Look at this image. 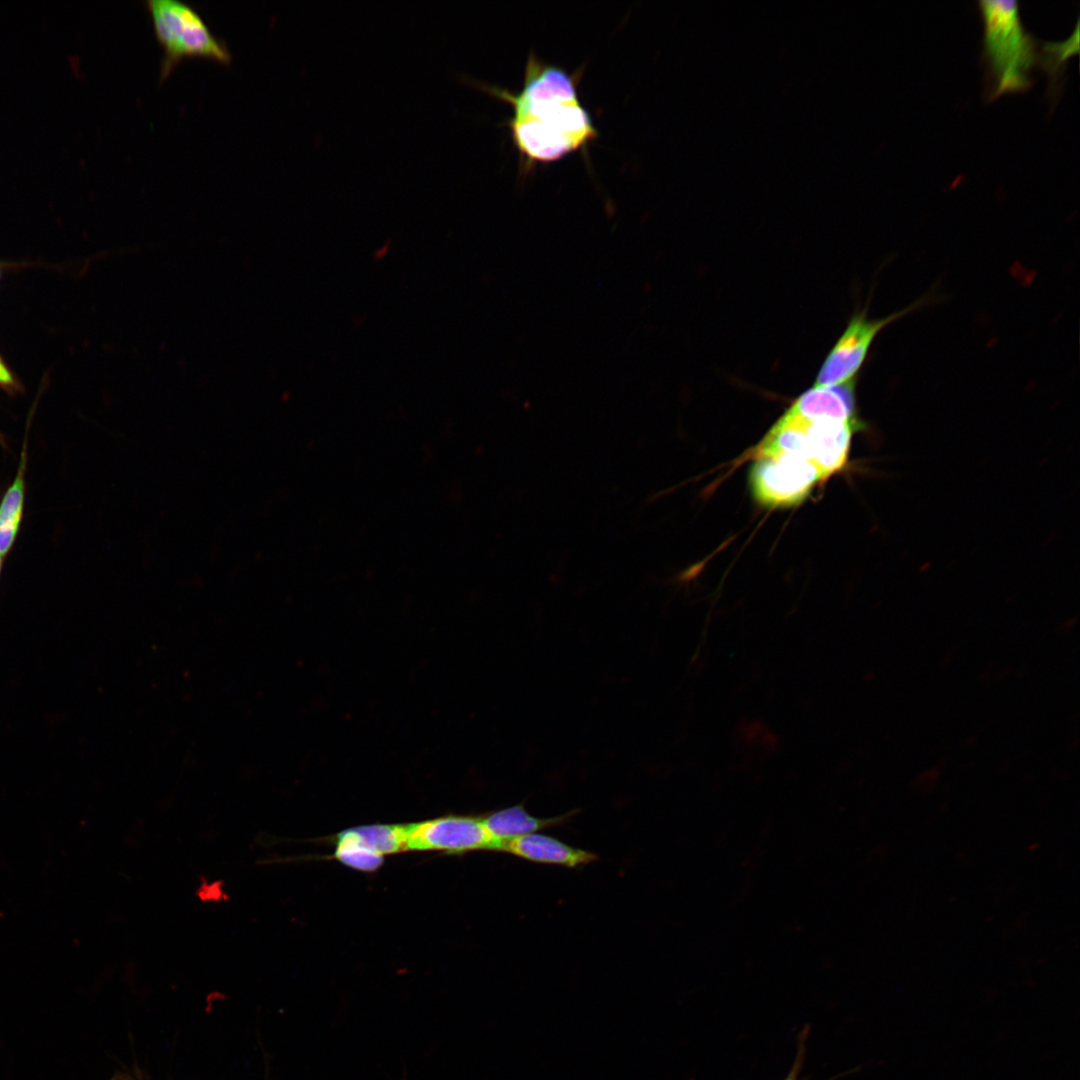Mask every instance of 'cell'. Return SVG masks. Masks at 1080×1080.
<instances>
[{
  "label": "cell",
  "instance_id": "obj_1",
  "mask_svg": "<svg viewBox=\"0 0 1080 1080\" xmlns=\"http://www.w3.org/2000/svg\"><path fill=\"white\" fill-rule=\"evenodd\" d=\"M470 84L507 102L513 110L508 121L512 140L528 162H553L584 149L598 137L588 111L581 104L575 76L561 67L530 55L524 83L514 94L467 79Z\"/></svg>",
  "mask_w": 1080,
  "mask_h": 1080
},
{
  "label": "cell",
  "instance_id": "obj_2",
  "mask_svg": "<svg viewBox=\"0 0 1080 1080\" xmlns=\"http://www.w3.org/2000/svg\"><path fill=\"white\" fill-rule=\"evenodd\" d=\"M984 26V53L994 80L992 98L1026 90L1030 71L1038 59L1031 36L1025 31L1017 1H980Z\"/></svg>",
  "mask_w": 1080,
  "mask_h": 1080
},
{
  "label": "cell",
  "instance_id": "obj_3",
  "mask_svg": "<svg viewBox=\"0 0 1080 1080\" xmlns=\"http://www.w3.org/2000/svg\"><path fill=\"white\" fill-rule=\"evenodd\" d=\"M156 38L163 48L160 78L164 80L185 57H205L229 64L231 52L214 35L199 12L179 0H147Z\"/></svg>",
  "mask_w": 1080,
  "mask_h": 1080
},
{
  "label": "cell",
  "instance_id": "obj_4",
  "mask_svg": "<svg viewBox=\"0 0 1080 1080\" xmlns=\"http://www.w3.org/2000/svg\"><path fill=\"white\" fill-rule=\"evenodd\" d=\"M748 480L755 501L766 508H787L802 503L825 480L805 458L774 454L751 458Z\"/></svg>",
  "mask_w": 1080,
  "mask_h": 1080
},
{
  "label": "cell",
  "instance_id": "obj_5",
  "mask_svg": "<svg viewBox=\"0 0 1080 1080\" xmlns=\"http://www.w3.org/2000/svg\"><path fill=\"white\" fill-rule=\"evenodd\" d=\"M913 309L909 307L876 320L868 319L864 312L855 314L826 356L814 386H832L854 380L880 330Z\"/></svg>",
  "mask_w": 1080,
  "mask_h": 1080
},
{
  "label": "cell",
  "instance_id": "obj_6",
  "mask_svg": "<svg viewBox=\"0 0 1080 1080\" xmlns=\"http://www.w3.org/2000/svg\"><path fill=\"white\" fill-rule=\"evenodd\" d=\"M406 849L467 852L495 850L482 818L448 816L406 825Z\"/></svg>",
  "mask_w": 1080,
  "mask_h": 1080
},
{
  "label": "cell",
  "instance_id": "obj_7",
  "mask_svg": "<svg viewBox=\"0 0 1080 1080\" xmlns=\"http://www.w3.org/2000/svg\"><path fill=\"white\" fill-rule=\"evenodd\" d=\"M502 852L521 859L549 865L574 868L594 862L598 856L546 834L531 833L514 838L503 845Z\"/></svg>",
  "mask_w": 1080,
  "mask_h": 1080
},
{
  "label": "cell",
  "instance_id": "obj_8",
  "mask_svg": "<svg viewBox=\"0 0 1080 1080\" xmlns=\"http://www.w3.org/2000/svg\"><path fill=\"white\" fill-rule=\"evenodd\" d=\"M788 409L809 419L857 421L855 379L838 385L813 386L796 398Z\"/></svg>",
  "mask_w": 1080,
  "mask_h": 1080
},
{
  "label": "cell",
  "instance_id": "obj_9",
  "mask_svg": "<svg viewBox=\"0 0 1080 1080\" xmlns=\"http://www.w3.org/2000/svg\"><path fill=\"white\" fill-rule=\"evenodd\" d=\"M577 813L572 810L566 814L540 818L528 813L524 804H517L494 811L483 817V823L491 835L495 850L500 851L508 841L536 831L561 825Z\"/></svg>",
  "mask_w": 1080,
  "mask_h": 1080
},
{
  "label": "cell",
  "instance_id": "obj_10",
  "mask_svg": "<svg viewBox=\"0 0 1080 1080\" xmlns=\"http://www.w3.org/2000/svg\"><path fill=\"white\" fill-rule=\"evenodd\" d=\"M27 440L23 442L16 475L0 501V556L4 560L12 550L19 534L24 514Z\"/></svg>",
  "mask_w": 1080,
  "mask_h": 1080
},
{
  "label": "cell",
  "instance_id": "obj_11",
  "mask_svg": "<svg viewBox=\"0 0 1080 1080\" xmlns=\"http://www.w3.org/2000/svg\"><path fill=\"white\" fill-rule=\"evenodd\" d=\"M355 841L380 854L406 849V825H370L345 831Z\"/></svg>",
  "mask_w": 1080,
  "mask_h": 1080
},
{
  "label": "cell",
  "instance_id": "obj_12",
  "mask_svg": "<svg viewBox=\"0 0 1080 1080\" xmlns=\"http://www.w3.org/2000/svg\"><path fill=\"white\" fill-rule=\"evenodd\" d=\"M335 856L342 863L362 871L376 870L383 856L355 841L345 831L337 838Z\"/></svg>",
  "mask_w": 1080,
  "mask_h": 1080
},
{
  "label": "cell",
  "instance_id": "obj_13",
  "mask_svg": "<svg viewBox=\"0 0 1080 1080\" xmlns=\"http://www.w3.org/2000/svg\"><path fill=\"white\" fill-rule=\"evenodd\" d=\"M1079 25H1076L1074 33L1062 42H1044L1041 58L1042 66L1054 78L1060 73L1065 61L1071 55L1078 53Z\"/></svg>",
  "mask_w": 1080,
  "mask_h": 1080
},
{
  "label": "cell",
  "instance_id": "obj_14",
  "mask_svg": "<svg viewBox=\"0 0 1080 1080\" xmlns=\"http://www.w3.org/2000/svg\"><path fill=\"white\" fill-rule=\"evenodd\" d=\"M0 384L5 385V386H14L15 385V381H14L13 377L11 376L10 372L7 370L5 365L2 363L1 359H0Z\"/></svg>",
  "mask_w": 1080,
  "mask_h": 1080
},
{
  "label": "cell",
  "instance_id": "obj_15",
  "mask_svg": "<svg viewBox=\"0 0 1080 1080\" xmlns=\"http://www.w3.org/2000/svg\"><path fill=\"white\" fill-rule=\"evenodd\" d=\"M388 250H389V243L383 244L381 247L377 248L374 252H380L381 251V253L375 259L379 260V259L385 257Z\"/></svg>",
  "mask_w": 1080,
  "mask_h": 1080
},
{
  "label": "cell",
  "instance_id": "obj_16",
  "mask_svg": "<svg viewBox=\"0 0 1080 1080\" xmlns=\"http://www.w3.org/2000/svg\"><path fill=\"white\" fill-rule=\"evenodd\" d=\"M784 1080H796V1072H791Z\"/></svg>",
  "mask_w": 1080,
  "mask_h": 1080
},
{
  "label": "cell",
  "instance_id": "obj_17",
  "mask_svg": "<svg viewBox=\"0 0 1080 1080\" xmlns=\"http://www.w3.org/2000/svg\"><path fill=\"white\" fill-rule=\"evenodd\" d=\"M3 561H4V560H3V559H2V557L0 556V575H1V571H2V562H3Z\"/></svg>",
  "mask_w": 1080,
  "mask_h": 1080
}]
</instances>
